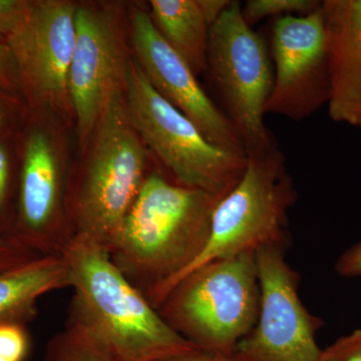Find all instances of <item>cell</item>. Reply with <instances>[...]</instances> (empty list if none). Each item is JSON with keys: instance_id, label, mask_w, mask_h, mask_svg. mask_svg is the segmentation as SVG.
<instances>
[{"instance_id": "6da1fadb", "label": "cell", "mask_w": 361, "mask_h": 361, "mask_svg": "<svg viewBox=\"0 0 361 361\" xmlns=\"http://www.w3.org/2000/svg\"><path fill=\"white\" fill-rule=\"evenodd\" d=\"M221 199L158 172L147 176L110 256L154 308L205 248Z\"/></svg>"}, {"instance_id": "8992f818", "label": "cell", "mask_w": 361, "mask_h": 361, "mask_svg": "<svg viewBox=\"0 0 361 361\" xmlns=\"http://www.w3.org/2000/svg\"><path fill=\"white\" fill-rule=\"evenodd\" d=\"M125 94L133 127L167 169L173 182L219 198L238 184L247 156L209 141L189 118L156 92L133 58Z\"/></svg>"}, {"instance_id": "30bf717a", "label": "cell", "mask_w": 361, "mask_h": 361, "mask_svg": "<svg viewBox=\"0 0 361 361\" xmlns=\"http://www.w3.org/2000/svg\"><path fill=\"white\" fill-rule=\"evenodd\" d=\"M270 54L274 78L266 115L301 122L326 106L330 78L322 4L308 16L274 20Z\"/></svg>"}, {"instance_id": "7c38bea8", "label": "cell", "mask_w": 361, "mask_h": 361, "mask_svg": "<svg viewBox=\"0 0 361 361\" xmlns=\"http://www.w3.org/2000/svg\"><path fill=\"white\" fill-rule=\"evenodd\" d=\"M75 8L66 0L30 1L25 18L6 39L20 85L47 106H71L68 71L75 47Z\"/></svg>"}, {"instance_id": "ac0fdd59", "label": "cell", "mask_w": 361, "mask_h": 361, "mask_svg": "<svg viewBox=\"0 0 361 361\" xmlns=\"http://www.w3.org/2000/svg\"><path fill=\"white\" fill-rule=\"evenodd\" d=\"M322 4L318 0H248L241 6V13L252 26L267 18L276 20L287 16H308L317 11Z\"/></svg>"}, {"instance_id": "5bb4252c", "label": "cell", "mask_w": 361, "mask_h": 361, "mask_svg": "<svg viewBox=\"0 0 361 361\" xmlns=\"http://www.w3.org/2000/svg\"><path fill=\"white\" fill-rule=\"evenodd\" d=\"M334 122L361 130V0H323Z\"/></svg>"}, {"instance_id": "7a4b0ae2", "label": "cell", "mask_w": 361, "mask_h": 361, "mask_svg": "<svg viewBox=\"0 0 361 361\" xmlns=\"http://www.w3.org/2000/svg\"><path fill=\"white\" fill-rule=\"evenodd\" d=\"M63 255L73 296L68 320L77 323L118 361H156L196 348L171 329L110 253L73 240Z\"/></svg>"}, {"instance_id": "2e32d148", "label": "cell", "mask_w": 361, "mask_h": 361, "mask_svg": "<svg viewBox=\"0 0 361 361\" xmlns=\"http://www.w3.org/2000/svg\"><path fill=\"white\" fill-rule=\"evenodd\" d=\"M152 21L195 75L207 70L208 25L197 0H152Z\"/></svg>"}, {"instance_id": "7402d4cb", "label": "cell", "mask_w": 361, "mask_h": 361, "mask_svg": "<svg viewBox=\"0 0 361 361\" xmlns=\"http://www.w3.org/2000/svg\"><path fill=\"white\" fill-rule=\"evenodd\" d=\"M9 185H11V164L6 148L0 145V234L13 236V225L9 220Z\"/></svg>"}, {"instance_id": "603a6c76", "label": "cell", "mask_w": 361, "mask_h": 361, "mask_svg": "<svg viewBox=\"0 0 361 361\" xmlns=\"http://www.w3.org/2000/svg\"><path fill=\"white\" fill-rule=\"evenodd\" d=\"M30 1L26 0H0V40L6 39L25 18Z\"/></svg>"}, {"instance_id": "d4e9b609", "label": "cell", "mask_w": 361, "mask_h": 361, "mask_svg": "<svg viewBox=\"0 0 361 361\" xmlns=\"http://www.w3.org/2000/svg\"><path fill=\"white\" fill-rule=\"evenodd\" d=\"M336 270L342 277H361V240L342 254L337 260Z\"/></svg>"}, {"instance_id": "ffe728a7", "label": "cell", "mask_w": 361, "mask_h": 361, "mask_svg": "<svg viewBox=\"0 0 361 361\" xmlns=\"http://www.w3.org/2000/svg\"><path fill=\"white\" fill-rule=\"evenodd\" d=\"M40 256L13 236L0 234V273Z\"/></svg>"}, {"instance_id": "8fae6325", "label": "cell", "mask_w": 361, "mask_h": 361, "mask_svg": "<svg viewBox=\"0 0 361 361\" xmlns=\"http://www.w3.org/2000/svg\"><path fill=\"white\" fill-rule=\"evenodd\" d=\"M130 28L135 61L156 92L189 118L214 145L247 156L231 121L206 94L186 61L161 37L149 13L130 7Z\"/></svg>"}, {"instance_id": "3957f363", "label": "cell", "mask_w": 361, "mask_h": 361, "mask_svg": "<svg viewBox=\"0 0 361 361\" xmlns=\"http://www.w3.org/2000/svg\"><path fill=\"white\" fill-rule=\"evenodd\" d=\"M92 137L90 158L68 190V221L73 240L111 253L149 175L147 152L123 97L109 106Z\"/></svg>"}, {"instance_id": "277c9868", "label": "cell", "mask_w": 361, "mask_h": 361, "mask_svg": "<svg viewBox=\"0 0 361 361\" xmlns=\"http://www.w3.org/2000/svg\"><path fill=\"white\" fill-rule=\"evenodd\" d=\"M260 298L255 253H244L192 271L156 310L197 348L230 357L257 322Z\"/></svg>"}, {"instance_id": "d6986e66", "label": "cell", "mask_w": 361, "mask_h": 361, "mask_svg": "<svg viewBox=\"0 0 361 361\" xmlns=\"http://www.w3.org/2000/svg\"><path fill=\"white\" fill-rule=\"evenodd\" d=\"M28 348L30 339L25 325H0V361H23Z\"/></svg>"}, {"instance_id": "cb8c5ba5", "label": "cell", "mask_w": 361, "mask_h": 361, "mask_svg": "<svg viewBox=\"0 0 361 361\" xmlns=\"http://www.w3.org/2000/svg\"><path fill=\"white\" fill-rule=\"evenodd\" d=\"M20 85L13 52L6 42L0 40V89H14Z\"/></svg>"}, {"instance_id": "ba28073f", "label": "cell", "mask_w": 361, "mask_h": 361, "mask_svg": "<svg viewBox=\"0 0 361 361\" xmlns=\"http://www.w3.org/2000/svg\"><path fill=\"white\" fill-rule=\"evenodd\" d=\"M286 248L267 247L255 253L260 310L251 331L237 344L234 361H319L316 332L319 317L299 296V275L285 258Z\"/></svg>"}, {"instance_id": "4fadbf2b", "label": "cell", "mask_w": 361, "mask_h": 361, "mask_svg": "<svg viewBox=\"0 0 361 361\" xmlns=\"http://www.w3.org/2000/svg\"><path fill=\"white\" fill-rule=\"evenodd\" d=\"M68 188L49 135L28 137L18 187L13 236L39 255H63L71 236Z\"/></svg>"}, {"instance_id": "e0dca14e", "label": "cell", "mask_w": 361, "mask_h": 361, "mask_svg": "<svg viewBox=\"0 0 361 361\" xmlns=\"http://www.w3.org/2000/svg\"><path fill=\"white\" fill-rule=\"evenodd\" d=\"M44 361H118L77 323L66 319L65 327L49 341Z\"/></svg>"}, {"instance_id": "9c48e42d", "label": "cell", "mask_w": 361, "mask_h": 361, "mask_svg": "<svg viewBox=\"0 0 361 361\" xmlns=\"http://www.w3.org/2000/svg\"><path fill=\"white\" fill-rule=\"evenodd\" d=\"M75 40L68 71V97L78 139L92 137L109 106L123 97L130 56L120 16L111 7L77 6Z\"/></svg>"}, {"instance_id": "4316f807", "label": "cell", "mask_w": 361, "mask_h": 361, "mask_svg": "<svg viewBox=\"0 0 361 361\" xmlns=\"http://www.w3.org/2000/svg\"><path fill=\"white\" fill-rule=\"evenodd\" d=\"M197 1L210 27L219 20L220 16L229 8L233 2L232 0H197Z\"/></svg>"}, {"instance_id": "5b68a950", "label": "cell", "mask_w": 361, "mask_h": 361, "mask_svg": "<svg viewBox=\"0 0 361 361\" xmlns=\"http://www.w3.org/2000/svg\"><path fill=\"white\" fill-rule=\"evenodd\" d=\"M296 200L293 180L278 146L247 156L241 180L216 205L205 248L173 286L212 261L267 247L288 248V213Z\"/></svg>"}, {"instance_id": "9a60e30c", "label": "cell", "mask_w": 361, "mask_h": 361, "mask_svg": "<svg viewBox=\"0 0 361 361\" xmlns=\"http://www.w3.org/2000/svg\"><path fill=\"white\" fill-rule=\"evenodd\" d=\"M65 255H44L0 273V325L21 324L37 315V303L51 292L71 288Z\"/></svg>"}, {"instance_id": "52a82bcc", "label": "cell", "mask_w": 361, "mask_h": 361, "mask_svg": "<svg viewBox=\"0 0 361 361\" xmlns=\"http://www.w3.org/2000/svg\"><path fill=\"white\" fill-rule=\"evenodd\" d=\"M207 70L246 155L277 146L264 120L274 78L269 51L244 20L238 1H233L210 27Z\"/></svg>"}, {"instance_id": "484cf974", "label": "cell", "mask_w": 361, "mask_h": 361, "mask_svg": "<svg viewBox=\"0 0 361 361\" xmlns=\"http://www.w3.org/2000/svg\"><path fill=\"white\" fill-rule=\"evenodd\" d=\"M156 361H234L228 356L216 355L200 348H193L166 356Z\"/></svg>"}, {"instance_id": "44dd1931", "label": "cell", "mask_w": 361, "mask_h": 361, "mask_svg": "<svg viewBox=\"0 0 361 361\" xmlns=\"http://www.w3.org/2000/svg\"><path fill=\"white\" fill-rule=\"evenodd\" d=\"M319 361H361V329L341 337L322 350Z\"/></svg>"}, {"instance_id": "83f0119b", "label": "cell", "mask_w": 361, "mask_h": 361, "mask_svg": "<svg viewBox=\"0 0 361 361\" xmlns=\"http://www.w3.org/2000/svg\"><path fill=\"white\" fill-rule=\"evenodd\" d=\"M4 125H6V114H4V110L0 108V130L4 128Z\"/></svg>"}]
</instances>
